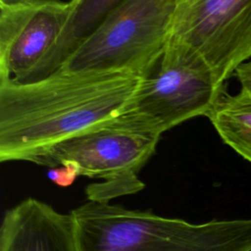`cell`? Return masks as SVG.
I'll return each mask as SVG.
<instances>
[{
  "label": "cell",
  "instance_id": "1",
  "mask_svg": "<svg viewBox=\"0 0 251 251\" xmlns=\"http://www.w3.org/2000/svg\"><path fill=\"white\" fill-rule=\"evenodd\" d=\"M143 76L117 71H56L0 77V161H26L128 111Z\"/></svg>",
  "mask_w": 251,
  "mask_h": 251
},
{
  "label": "cell",
  "instance_id": "2",
  "mask_svg": "<svg viewBox=\"0 0 251 251\" xmlns=\"http://www.w3.org/2000/svg\"><path fill=\"white\" fill-rule=\"evenodd\" d=\"M70 213L78 251L251 250V219L191 224L89 200Z\"/></svg>",
  "mask_w": 251,
  "mask_h": 251
},
{
  "label": "cell",
  "instance_id": "3",
  "mask_svg": "<svg viewBox=\"0 0 251 251\" xmlns=\"http://www.w3.org/2000/svg\"><path fill=\"white\" fill-rule=\"evenodd\" d=\"M163 131L131 108L120 117L61 141L31 156L27 162L48 168L73 167L78 176L101 178L89 184V201L135 193L144 187L139 170L155 153Z\"/></svg>",
  "mask_w": 251,
  "mask_h": 251
},
{
  "label": "cell",
  "instance_id": "4",
  "mask_svg": "<svg viewBox=\"0 0 251 251\" xmlns=\"http://www.w3.org/2000/svg\"><path fill=\"white\" fill-rule=\"evenodd\" d=\"M178 0H125L57 71H117L148 76L171 38Z\"/></svg>",
  "mask_w": 251,
  "mask_h": 251
},
{
  "label": "cell",
  "instance_id": "5",
  "mask_svg": "<svg viewBox=\"0 0 251 251\" xmlns=\"http://www.w3.org/2000/svg\"><path fill=\"white\" fill-rule=\"evenodd\" d=\"M224 89L197 51L171 37L156 68L143 78L131 109L165 132L192 118L207 117Z\"/></svg>",
  "mask_w": 251,
  "mask_h": 251
},
{
  "label": "cell",
  "instance_id": "6",
  "mask_svg": "<svg viewBox=\"0 0 251 251\" xmlns=\"http://www.w3.org/2000/svg\"><path fill=\"white\" fill-rule=\"evenodd\" d=\"M171 37L197 51L224 84L251 59V0H178Z\"/></svg>",
  "mask_w": 251,
  "mask_h": 251
},
{
  "label": "cell",
  "instance_id": "7",
  "mask_svg": "<svg viewBox=\"0 0 251 251\" xmlns=\"http://www.w3.org/2000/svg\"><path fill=\"white\" fill-rule=\"evenodd\" d=\"M73 1L0 4V77L25 80L61 36Z\"/></svg>",
  "mask_w": 251,
  "mask_h": 251
},
{
  "label": "cell",
  "instance_id": "8",
  "mask_svg": "<svg viewBox=\"0 0 251 251\" xmlns=\"http://www.w3.org/2000/svg\"><path fill=\"white\" fill-rule=\"evenodd\" d=\"M0 251H78L74 219L71 213L26 198L5 213Z\"/></svg>",
  "mask_w": 251,
  "mask_h": 251
},
{
  "label": "cell",
  "instance_id": "9",
  "mask_svg": "<svg viewBox=\"0 0 251 251\" xmlns=\"http://www.w3.org/2000/svg\"><path fill=\"white\" fill-rule=\"evenodd\" d=\"M69 21L50 51L23 81L34 80L56 72L99 24L125 0H72Z\"/></svg>",
  "mask_w": 251,
  "mask_h": 251
},
{
  "label": "cell",
  "instance_id": "10",
  "mask_svg": "<svg viewBox=\"0 0 251 251\" xmlns=\"http://www.w3.org/2000/svg\"><path fill=\"white\" fill-rule=\"evenodd\" d=\"M207 117L222 140L251 163V94L224 89Z\"/></svg>",
  "mask_w": 251,
  "mask_h": 251
},
{
  "label": "cell",
  "instance_id": "11",
  "mask_svg": "<svg viewBox=\"0 0 251 251\" xmlns=\"http://www.w3.org/2000/svg\"><path fill=\"white\" fill-rule=\"evenodd\" d=\"M48 177L56 184L66 187L71 185L78 176L76 171L71 166H60L51 168L47 174Z\"/></svg>",
  "mask_w": 251,
  "mask_h": 251
},
{
  "label": "cell",
  "instance_id": "12",
  "mask_svg": "<svg viewBox=\"0 0 251 251\" xmlns=\"http://www.w3.org/2000/svg\"><path fill=\"white\" fill-rule=\"evenodd\" d=\"M241 84V89L251 94V59L240 64L233 75Z\"/></svg>",
  "mask_w": 251,
  "mask_h": 251
},
{
  "label": "cell",
  "instance_id": "13",
  "mask_svg": "<svg viewBox=\"0 0 251 251\" xmlns=\"http://www.w3.org/2000/svg\"><path fill=\"white\" fill-rule=\"evenodd\" d=\"M21 2H25V0H0V4H15V3H21Z\"/></svg>",
  "mask_w": 251,
  "mask_h": 251
},
{
  "label": "cell",
  "instance_id": "14",
  "mask_svg": "<svg viewBox=\"0 0 251 251\" xmlns=\"http://www.w3.org/2000/svg\"><path fill=\"white\" fill-rule=\"evenodd\" d=\"M250 251H251V250H250Z\"/></svg>",
  "mask_w": 251,
  "mask_h": 251
}]
</instances>
